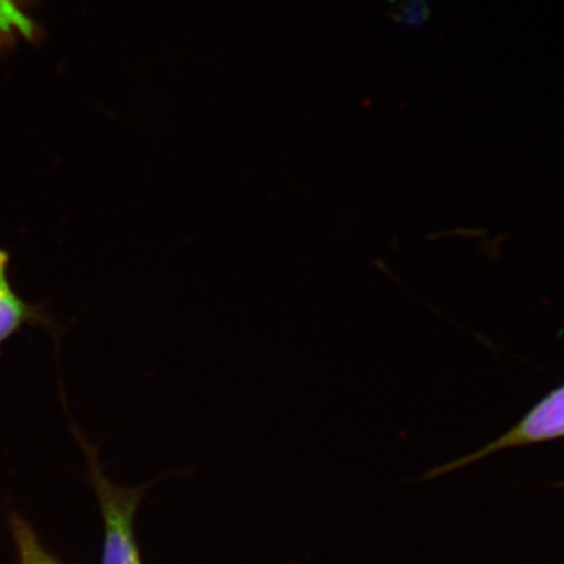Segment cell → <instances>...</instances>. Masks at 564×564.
<instances>
[{"label": "cell", "instance_id": "1", "mask_svg": "<svg viewBox=\"0 0 564 564\" xmlns=\"http://www.w3.org/2000/svg\"><path fill=\"white\" fill-rule=\"evenodd\" d=\"M90 456L91 480L101 505L104 522L102 564H141L135 540V514L143 489L121 488L104 475L95 451L79 436Z\"/></svg>", "mask_w": 564, "mask_h": 564}, {"label": "cell", "instance_id": "2", "mask_svg": "<svg viewBox=\"0 0 564 564\" xmlns=\"http://www.w3.org/2000/svg\"><path fill=\"white\" fill-rule=\"evenodd\" d=\"M560 440H564V383L545 393L543 399L538 400L513 426L491 443L470 452L463 458L436 467L429 474V478L454 473L510 448L530 447V445L554 443Z\"/></svg>", "mask_w": 564, "mask_h": 564}, {"label": "cell", "instance_id": "3", "mask_svg": "<svg viewBox=\"0 0 564 564\" xmlns=\"http://www.w3.org/2000/svg\"><path fill=\"white\" fill-rule=\"evenodd\" d=\"M10 251L0 248V348L24 328L44 329L58 343L62 326L46 310V303L28 302L17 292L10 278Z\"/></svg>", "mask_w": 564, "mask_h": 564}, {"label": "cell", "instance_id": "4", "mask_svg": "<svg viewBox=\"0 0 564 564\" xmlns=\"http://www.w3.org/2000/svg\"><path fill=\"white\" fill-rule=\"evenodd\" d=\"M40 40V25L25 7L24 0H0V54L9 52L20 41Z\"/></svg>", "mask_w": 564, "mask_h": 564}, {"label": "cell", "instance_id": "5", "mask_svg": "<svg viewBox=\"0 0 564 564\" xmlns=\"http://www.w3.org/2000/svg\"><path fill=\"white\" fill-rule=\"evenodd\" d=\"M11 533H13L20 564H63L44 547L40 538L24 519L18 518V516L11 519Z\"/></svg>", "mask_w": 564, "mask_h": 564}, {"label": "cell", "instance_id": "6", "mask_svg": "<svg viewBox=\"0 0 564 564\" xmlns=\"http://www.w3.org/2000/svg\"><path fill=\"white\" fill-rule=\"evenodd\" d=\"M397 20L404 25H421L429 17V7L425 0H400L399 7L393 11Z\"/></svg>", "mask_w": 564, "mask_h": 564}]
</instances>
